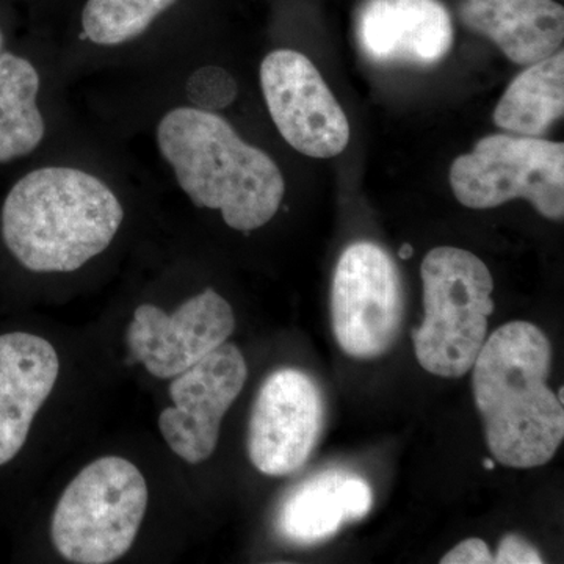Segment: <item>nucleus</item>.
<instances>
[{
	"mask_svg": "<svg viewBox=\"0 0 564 564\" xmlns=\"http://www.w3.org/2000/svg\"><path fill=\"white\" fill-rule=\"evenodd\" d=\"M147 507L148 485L139 467L104 456L63 492L52 516V543L70 563L117 562L135 541Z\"/></svg>",
	"mask_w": 564,
	"mask_h": 564,
	"instance_id": "39448f33",
	"label": "nucleus"
},
{
	"mask_svg": "<svg viewBox=\"0 0 564 564\" xmlns=\"http://www.w3.org/2000/svg\"><path fill=\"white\" fill-rule=\"evenodd\" d=\"M39 91L40 76L31 62L0 55V163L28 155L43 140Z\"/></svg>",
	"mask_w": 564,
	"mask_h": 564,
	"instance_id": "f3484780",
	"label": "nucleus"
},
{
	"mask_svg": "<svg viewBox=\"0 0 564 564\" xmlns=\"http://www.w3.org/2000/svg\"><path fill=\"white\" fill-rule=\"evenodd\" d=\"M372 503V488L362 477L326 470L296 486L282 500L276 529L289 543H322L344 525L366 518Z\"/></svg>",
	"mask_w": 564,
	"mask_h": 564,
	"instance_id": "4468645a",
	"label": "nucleus"
},
{
	"mask_svg": "<svg viewBox=\"0 0 564 564\" xmlns=\"http://www.w3.org/2000/svg\"><path fill=\"white\" fill-rule=\"evenodd\" d=\"M404 293L399 269L380 245L356 242L340 256L332 285L337 344L356 359H375L399 337Z\"/></svg>",
	"mask_w": 564,
	"mask_h": 564,
	"instance_id": "0eeeda50",
	"label": "nucleus"
},
{
	"mask_svg": "<svg viewBox=\"0 0 564 564\" xmlns=\"http://www.w3.org/2000/svg\"><path fill=\"white\" fill-rule=\"evenodd\" d=\"M122 218L120 202L98 177L47 166L11 188L3 203L2 236L31 272H74L107 250Z\"/></svg>",
	"mask_w": 564,
	"mask_h": 564,
	"instance_id": "f03ea898",
	"label": "nucleus"
},
{
	"mask_svg": "<svg viewBox=\"0 0 564 564\" xmlns=\"http://www.w3.org/2000/svg\"><path fill=\"white\" fill-rule=\"evenodd\" d=\"M58 370L57 351L43 337L29 333L0 336V466L24 447Z\"/></svg>",
	"mask_w": 564,
	"mask_h": 564,
	"instance_id": "ddd939ff",
	"label": "nucleus"
},
{
	"mask_svg": "<svg viewBox=\"0 0 564 564\" xmlns=\"http://www.w3.org/2000/svg\"><path fill=\"white\" fill-rule=\"evenodd\" d=\"M455 198L470 209L527 199L549 220L564 217V144L538 137H485L451 170Z\"/></svg>",
	"mask_w": 564,
	"mask_h": 564,
	"instance_id": "423d86ee",
	"label": "nucleus"
},
{
	"mask_svg": "<svg viewBox=\"0 0 564 564\" xmlns=\"http://www.w3.org/2000/svg\"><path fill=\"white\" fill-rule=\"evenodd\" d=\"M443 564H489L494 563V555L488 544L478 538H469L455 545L448 554L441 558Z\"/></svg>",
	"mask_w": 564,
	"mask_h": 564,
	"instance_id": "412c9836",
	"label": "nucleus"
},
{
	"mask_svg": "<svg viewBox=\"0 0 564 564\" xmlns=\"http://www.w3.org/2000/svg\"><path fill=\"white\" fill-rule=\"evenodd\" d=\"M261 85L282 139L307 158H336L347 148L350 124L314 63L291 50L263 58Z\"/></svg>",
	"mask_w": 564,
	"mask_h": 564,
	"instance_id": "6e6552de",
	"label": "nucleus"
},
{
	"mask_svg": "<svg viewBox=\"0 0 564 564\" xmlns=\"http://www.w3.org/2000/svg\"><path fill=\"white\" fill-rule=\"evenodd\" d=\"M236 328L231 304L212 289L182 303L173 314L141 304L129 326L132 358L166 380L191 369L220 347Z\"/></svg>",
	"mask_w": 564,
	"mask_h": 564,
	"instance_id": "9b49d317",
	"label": "nucleus"
},
{
	"mask_svg": "<svg viewBox=\"0 0 564 564\" xmlns=\"http://www.w3.org/2000/svg\"><path fill=\"white\" fill-rule=\"evenodd\" d=\"M484 466L486 467V469L492 470L494 466H496V463H494L492 459H485Z\"/></svg>",
	"mask_w": 564,
	"mask_h": 564,
	"instance_id": "5701e85b",
	"label": "nucleus"
},
{
	"mask_svg": "<svg viewBox=\"0 0 564 564\" xmlns=\"http://www.w3.org/2000/svg\"><path fill=\"white\" fill-rule=\"evenodd\" d=\"M177 0H88L82 13L85 35L101 46L137 39Z\"/></svg>",
	"mask_w": 564,
	"mask_h": 564,
	"instance_id": "a211bd4d",
	"label": "nucleus"
},
{
	"mask_svg": "<svg viewBox=\"0 0 564 564\" xmlns=\"http://www.w3.org/2000/svg\"><path fill=\"white\" fill-rule=\"evenodd\" d=\"M564 111V54L556 52L519 74L494 110V122L503 131L541 137Z\"/></svg>",
	"mask_w": 564,
	"mask_h": 564,
	"instance_id": "dca6fc26",
	"label": "nucleus"
},
{
	"mask_svg": "<svg viewBox=\"0 0 564 564\" xmlns=\"http://www.w3.org/2000/svg\"><path fill=\"white\" fill-rule=\"evenodd\" d=\"M323 395L310 375L280 369L263 381L252 406L248 455L259 473L282 477L302 469L321 437Z\"/></svg>",
	"mask_w": 564,
	"mask_h": 564,
	"instance_id": "9d476101",
	"label": "nucleus"
},
{
	"mask_svg": "<svg viewBox=\"0 0 564 564\" xmlns=\"http://www.w3.org/2000/svg\"><path fill=\"white\" fill-rule=\"evenodd\" d=\"M187 96L195 109L212 111L225 109L237 96L236 80L218 66H204L192 74Z\"/></svg>",
	"mask_w": 564,
	"mask_h": 564,
	"instance_id": "6ab92c4d",
	"label": "nucleus"
},
{
	"mask_svg": "<svg viewBox=\"0 0 564 564\" xmlns=\"http://www.w3.org/2000/svg\"><path fill=\"white\" fill-rule=\"evenodd\" d=\"M414 250L411 245L404 243L402 248H400L399 256L402 259H410L413 258Z\"/></svg>",
	"mask_w": 564,
	"mask_h": 564,
	"instance_id": "4be33fe9",
	"label": "nucleus"
},
{
	"mask_svg": "<svg viewBox=\"0 0 564 564\" xmlns=\"http://www.w3.org/2000/svg\"><path fill=\"white\" fill-rule=\"evenodd\" d=\"M2 47H3V36H2V33H0V55H2Z\"/></svg>",
	"mask_w": 564,
	"mask_h": 564,
	"instance_id": "393cba45",
	"label": "nucleus"
},
{
	"mask_svg": "<svg viewBox=\"0 0 564 564\" xmlns=\"http://www.w3.org/2000/svg\"><path fill=\"white\" fill-rule=\"evenodd\" d=\"M248 367L234 344H221L170 384L173 408L159 417L170 448L191 464L209 459L217 448L223 417L247 383Z\"/></svg>",
	"mask_w": 564,
	"mask_h": 564,
	"instance_id": "1a4fd4ad",
	"label": "nucleus"
},
{
	"mask_svg": "<svg viewBox=\"0 0 564 564\" xmlns=\"http://www.w3.org/2000/svg\"><path fill=\"white\" fill-rule=\"evenodd\" d=\"M425 317L413 332L415 358L426 372L462 378L484 347L494 313V280L480 258L462 248H434L423 259Z\"/></svg>",
	"mask_w": 564,
	"mask_h": 564,
	"instance_id": "20e7f679",
	"label": "nucleus"
},
{
	"mask_svg": "<svg viewBox=\"0 0 564 564\" xmlns=\"http://www.w3.org/2000/svg\"><path fill=\"white\" fill-rule=\"evenodd\" d=\"M358 41L380 65H436L454 44V24L440 0H367Z\"/></svg>",
	"mask_w": 564,
	"mask_h": 564,
	"instance_id": "f8f14e48",
	"label": "nucleus"
},
{
	"mask_svg": "<svg viewBox=\"0 0 564 564\" xmlns=\"http://www.w3.org/2000/svg\"><path fill=\"white\" fill-rule=\"evenodd\" d=\"M551 362L547 336L522 321L496 329L475 359V403L489 452L502 466H544L563 443V403L547 386Z\"/></svg>",
	"mask_w": 564,
	"mask_h": 564,
	"instance_id": "f257e3e1",
	"label": "nucleus"
},
{
	"mask_svg": "<svg viewBox=\"0 0 564 564\" xmlns=\"http://www.w3.org/2000/svg\"><path fill=\"white\" fill-rule=\"evenodd\" d=\"M494 563L541 564L544 563V560L541 558L540 552L529 541L519 536V534L511 533L500 541L499 549L494 555Z\"/></svg>",
	"mask_w": 564,
	"mask_h": 564,
	"instance_id": "aec40b11",
	"label": "nucleus"
},
{
	"mask_svg": "<svg viewBox=\"0 0 564 564\" xmlns=\"http://www.w3.org/2000/svg\"><path fill=\"white\" fill-rule=\"evenodd\" d=\"M462 20L518 65L562 51L564 10L555 0H464Z\"/></svg>",
	"mask_w": 564,
	"mask_h": 564,
	"instance_id": "2eb2a0df",
	"label": "nucleus"
},
{
	"mask_svg": "<svg viewBox=\"0 0 564 564\" xmlns=\"http://www.w3.org/2000/svg\"><path fill=\"white\" fill-rule=\"evenodd\" d=\"M158 141L182 191L195 206L221 210L229 228H262L280 209L285 182L276 163L218 115L174 109L159 124Z\"/></svg>",
	"mask_w": 564,
	"mask_h": 564,
	"instance_id": "7ed1b4c3",
	"label": "nucleus"
},
{
	"mask_svg": "<svg viewBox=\"0 0 564 564\" xmlns=\"http://www.w3.org/2000/svg\"><path fill=\"white\" fill-rule=\"evenodd\" d=\"M556 397H558L560 402L563 403V400H564L563 386H562V388L558 389V395H556Z\"/></svg>",
	"mask_w": 564,
	"mask_h": 564,
	"instance_id": "b1692460",
	"label": "nucleus"
}]
</instances>
